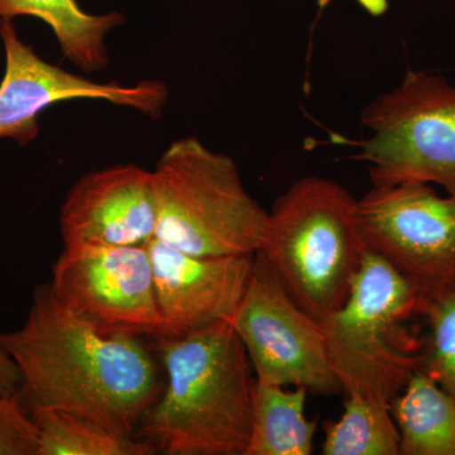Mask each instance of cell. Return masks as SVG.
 <instances>
[{
    "mask_svg": "<svg viewBox=\"0 0 455 455\" xmlns=\"http://www.w3.org/2000/svg\"><path fill=\"white\" fill-rule=\"evenodd\" d=\"M22 377L27 406L61 410L134 436L163 391L145 337L101 333L66 309L50 283L36 287L26 322L0 334Z\"/></svg>",
    "mask_w": 455,
    "mask_h": 455,
    "instance_id": "obj_1",
    "label": "cell"
},
{
    "mask_svg": "<svg viewBox=\"0 0 455 455\" xmlns=\"http://www.w3.org/2000/svg\"><path fill=\"white\" fill-rule=\"evenodd\" d=\"M155 339L166 379L140 421L142 439L166 455H245L256 379L232 323Z\"/></svg>",
    "mask_w": 455,
    "mask_h": 455,
    "instance_id": "obj_2",
    "label": "cell"
},
{
    "mask_svg": "<svg viewBox=\"0 0 455 455\" xmlns=\"http://www.w3.org/2000/svg\"><path fill=\"white\" fill-rule=\"evenodd\" d=\"M366 252L357 200L331 180L307 176L275 202L256 254L322 323L346 302Z\"/></svg>",
    "mask_w": 455,
    "mask_h": 455,
    "instance_id": "obj_3",
    "label": "cell"
},
{
    "mask_svg": "<svg viewBox=\"0 0 455 455\" xmlns=\"http://www.w3.org/2000/svg\"><path fill=\"white\" fill-rule=\"evenodd\" d=\"M423 304V293L411 281L367 251L346 302L320 323L347 396L391 405L421 366V338L411 323L421 316Z\"/></svg>",
    "mask_w": 455,
    "mask_h": 455,
    "instance_id": "obj_4",
    "label": "cell"
},
{
    "mask_svg": "<svg viewBox=\"0 0 455 455\" xmlns=\"http://www.w3.org/2000/svg\"><path fill=\"white\" fill-rule=\"evenodd\" d=\"M155 238L199 257L254 256L268 212L245 190L238 167L196 137L171 143L152 171Z\"/></svg>",
    "mask_w": 455,
    "mask_h": 455,
    "instance_id": "obj_5",
    "label": "cell"
},
{
    "mask_svg": "<svg viewBox=\"0 0 455 455\" xmlns=\"http://www.w3.org/2000/svg\"><path fill=\"white\" fill-rule=\"evenodd\" d=\"M361 121L370 136L353 145L374 187L421 182L455 193V85L447 77L407 71L364 108Z\"/></svg>",
    "mask_w": 455,
    "mask_h": 455,
    "instance_id": "obj_6",
    "label": "cell"
},
{
    "mask_svg": "<svg viewBox=\"0 0 455 455\" xmlns=\"http://www.w3.org/2000/svg\"><path fill=\"white\" fill-rule=\"evenodd\" d=\"M357 220L368 252L411 281L424 300L455 287V193L440 196L421 182L373 185L357 200Z\"/></svg>",
    "mask_w": 455,
    "mask_h": 455,
    "instance_id": "obj_7",
    "label": "cell"
},
{
    "mask_svg": "<svg viewBox=\"0 0 455 455\" xmlns=\"http://www.w3.org/2000/svg\"><path fill=\"white\" fill-rule=\"evenodd\" d=\"M51 289L66 309L107 334L157 338L161 316L146 245L64 244Z\"/></svg>",
    "mask_w": 455,
    "mask_h": 455,
    "instance_id": "obj_8",
    "label": "cell"
},
{
    "mask_svg": "<svg viewBox=\"0 0 455 455\" xmlns=\"http://www.w3.org/2000/svg\"><path fill=\"white\" fill-rule=\"evenodd\" d=\"M229 322L259 381L319 395L341 391L322 324L292 300L257 254L250 283Z\"/></svg>",
    "mask_w": 455,
    "mask_h": 455,
    "instance_id": "obj_9",
    "label": "cell"
},
{
    "mask_svg": "<svg viewBox=\"0 0 455 455\" xmlns=\"http://www.w3.org/2000/svg\"><path fill=\"white\" fill-rule=\"evenodd\" d=\"M0 40L5 52L0 83V140L29 145L40 133L41 114L61 101L106 100L156 118L169 99V90L160 82L95 83L44 61L20 37L13 20H0Z\"/></svg>",
    "mask_w": 455,
    "mask_h": 455,
    "instance_id": "obj_10",
    "label": "cell"
},
{
    "mask_svg": "<svg viewBox=\"0 0 455 455\" xmlns=\"http://www.w3.org/2000/svg\"><path fill=\"white\" fill-rule=\"evenodd\" d=\"M147 250L161 316L158 337H180L232 319L252 276L254 256H193L157 238Z\"/></svg>",
    "mask_w": 455,
    "mask_h": 455,
    "instance_id": "obj_11",
    "label": "cell"
},
{
    "mask_svg": "<svg viewBox=\"0 0 455 455\" xmlns=\"http://www.w3.org/2000/svg\"><path fill=\"white\" fill-rule=\"evenodd\" d=\"M64 244L146 245L155 238L152 171L116 164L83 176L60 212Z\"/></svg>",
    "mask_w": 455,
    "mask_h": 455,
    "instance_id": "obj_12",
    "label": "cell"
},
{
    "mask_svg": "<svg viewBox=\"0 0 455 455\" xmlns=\"http://www.w3.org/2000/svg\"><path fill=\"white\" fill-rule=\"evenodd\" d=\"M400 455H455V397L419 368L391 401Z\"/></svg>",
    "mask_w": 455,
    "mask_h": 455,
    "instance_id": "obj_13",
    "label": "cell"
},
{
    "mask_svg": "<svg viewBox=\"0 0 455 455\" xmlns=\"http://www.w3.org/2000/svg\"><path fill=\"white\" fill-rule=\"evenodd\" d=\"M20 16L51 27L65 57L86 73L108 64L106 36L124 22L118 12L86 13L76 0H0V20Z\"/></svg>",
    "mask_w": 455,
    "mask_h": 455,
    "instance_id": "obj_14",
    "label": "cell"
},
{
    "mask_svg": "<svg viewBox=\"0 0 455 455\" xmlns=\"http://www.w3.org/2000/svg\"><path fill=\"white\" fill-rule=\"evenodd\" d=\"M256 379L252 401V430L245 455H310L316 421L305 416L307 388L284 390Z\"/></svg>",
    "mask_w": 455,
    "mask_h": 455,
    "instance_id": "obj_15",
    "label": "cell"
},
{
    "mask_svg": "<svg viewBox=\"0 0 455 455\" xmlns=\"http://www.w3.org/2000/svg\"><path fill=\"white\" fill-rule=\"evenodd\" d=\"M38 431V455H151L152 443L107 430L61 410L29 406Z\"/></svg>",
    "mask_w": 455,
    "mask_h": 455,
    "instance_id": "obj_16",
    "label": "cell"
},
{
    "mask_svg": "<svg viewBox=\"0 0 455 455\" xmlns=\"http://www.w3.org/2000/svg\"><path fill=\"white\" fill-rule=\"evenodd\" d=\"M324 455H400V433L390 405L349 395L338 421L324 424Z\"/></svg>",
    "mask_w": 455,
    "mask_h": 455,
    "instance_id": "obj_17",
    "label": "cell"
},
{
    "mask_svg": "<svg viewBox=\"0 0 455 455\" xmlns=\"http://www.w3.org/2000/svg\"><path fill=\"white\" fill-rule=\"evenodd\" d=\"M421 370L455 397V287L424 300Z\"/></svg>",
    "mask_w": 455,
    "mask_h": 455,
    "instance_id": "obj_18",
    "label": "cell"
},
{
    "mask_svg": "<svg viewBox=\"0 0 455 455\" xmlns=\"http://www.w3.org/2000/svg\"><path fill=\"white\" fill-rule=\"evenodd\" d=\"M0 455H38V431L20 396L0 395Z\"/></svg>",
    "mask_w": 455,
    "mask_h": 455,
    "instance_id": "obj_19",
    "label": "cell"
},
{
    "mask_svg": "<svg viewBox=\"0 0 455 455\" xmlns=\"http://www.w3.org/2000/svg\"><path fill=\"white\" fill-rule=\"evenodd\" d=\"M20 385L22 377L20 370L0 344V395L7 397L20 396Z\"/></svg>",
    "mask_w": 455,
    "mask_h": 455,
    "instance_id": "obj_20",
    "label": "cell"
}]
</instances>
